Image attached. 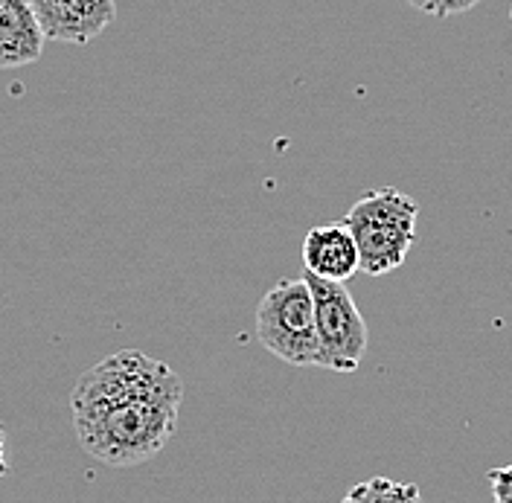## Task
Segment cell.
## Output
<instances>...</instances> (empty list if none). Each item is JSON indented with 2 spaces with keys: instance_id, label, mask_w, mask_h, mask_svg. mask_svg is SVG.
Returning a JSON list of instances; mask_svg holds the SVG:
<instances>
[{
  "instance_id": "7a4b0ae2",
  "label": "cell",
  "mask_w": 512,
  "mask_h": 503,
  "mask_svg": "<svg viewBox=\"0 0 512 503\" xmlns=\"http://www.w3.org/2000/svg\"><path fill=\"white\" fill-rule=\"evenodd\" d=\"M419 204L393 187L364 192L347 213L352 239L358 245L361 271L384 277L396 271L416 242Z\"/></svg>"
},
{
  "instance_id": "3957f363",
  "label": "cell",
  "mask_w": 512,
  "mask_h": 503,
  "mask_svg": "<svg viewBox=\"0 0 512 503\" xmlns=\"http://www.w3.org/2000/svg\"><path fill=\"white\" fill-rule=\"evenodd\" d=\"M256 338L291 367H318L320 341L315 297L306 277L271 285L256 309Z\"/></svg>"
},
{
  "instance_id": "6da1fadb",
  "label": "cell",
  "mask_w": 512,
  "mask_h": 503,
  "mask_svg": "<svg viewBox=\"0 0 512 503\" xmlns=\"http://www.w3.org/2000/svg\"><path fill=\"white\" fill-rule=\"evenodd\" d=\"M181 402L184 381L169 364L120 349L82 373L73 387L76 440L105 466H140L172 440Z\"/></svg>"
},
{
  "instance_id": "52a82bcc",
  "label": "cell",
  "mask_w": 512,
  "mask_h": 503,
  "mask_svg": "<svg viewBox=\"0 0 512 503\" xmlns=\"http://www.w3.org/2000/svg\"><path fill=\"white\" fill-rule=\"evenodd\" d=\"M44 41L30 0H0V70L38 62Z\"/></svg>"
},
{
  "instance_id": "8fae6325",
  "label": "cell",
  "mask_w": 512,
  "mask_h": 503,
  "mask_svg": "<svg viewBox=\"0 0 512 503\" xmlns=\"http://www.w3.org/2000/svg\"><path fill=\"white\" fill-rule=\"evenodd\" d=\"M9 472H12V466H9V460H6V431H3V425H0V477H6Z\"/></svg>"
},
{
  "instance_id": "ba28073f",
  "label": "cell",
  "mask_w": 512,
  "mask_h": 503,
  "mask_svg": "<svg viewBox=\"0 0 512 503\" xmlns=\"http://www.w3.org/2000/svg\"><path fill=\"white\" fill-rule=\"evenodd\" d=\"M419 489L411 483H393L387 477H373L347 492V501H416Z\"/></svg>"
},
{
  "instance_id": "9c48e42d",
  "label": "cell",
  "mask_w": 512,
  "mask_h": 503,
  "mask_svg": "<svg viewBox=\"0 0 512 503\" xmlns=\"http://www.w3.org/2000/svg\"><path fill=\"white\" fill-rule=\"evenodd\" d=\"M414 9L425 12V15H434V18H451V15H460V12H469L475 9L480 0H408Z\"/></svg>"
},
{
  "instance_id": "277c9868",
  "label": "cell",
  "mask_w": 512,
  "mask_h": 503,
  "mask_svg": "<svg viewBox=\"0 0 512 503\" xmlns=\"http://www.w3.org/2000/svg\"><path fill=\"white\" fill-rule=\"evenodd\" d=\"M315 297V320H318L320 361L318 367L335 373H355L367 352V323L358 312L352 294L344 283L320 280L315 274H303Z\"/></svg>"
},
{
  "instance_id": "5b68a950",
  "label": "cell",
  "mask_w": 512,
  "mask_h": 503,
  "mask_svg": "<svg viewBox=\"0 0 512 503\" xmlns=\"http://www.w3.org/2000/svg\"><path fill=\"white\" fill-rule=\"evenodd\" d=\"M47 41L91 44L117 21V0H30Z\"/></svg>"
},
{
  "instance_id": "8992f818",
  "label": "cell",
  "mask_w": 512,
  "mask_h": 503,
  "mask_svg": "<svg viewBox=\"0 0 512 503\" xmlns=\"http://www.w3.org/2000/svg\"><path fill=\"white\" fill-rule=\"evenodd\" d=\"M303 268L320 280L347 283L361 271L358 245L347 221L315 224L303 239Z\"/></svg>"
},
{
  "instance_id": "30bf717a",
  "label": "cell",
  "mask_w": 512,
  "mask_h": 503,
  "mask_svg": "<svg viewBox=\"0 0 512 503\" xmlns=\"http://www.w3.org/2000/svg\"><path fill=\"white\" fill-rule=\"evenodd\" d=\"M486 480H489V486H492V498H495V501L512 503V466L486 472Z\"/></svg>"
}]
</instances>
